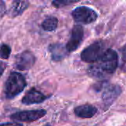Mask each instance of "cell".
I'll list each match as a JSON object with an SVG mask.
<instances>
[{
	"label": "cell",
	"mask_w": 126,
	"mask_h": 126,
	"mask_svg": "<svg viewBox=\"0 0 126 126\" xmlns=\"http://www.w3.org/2000/svg\"><path fill=\"white\" fill-rule=\"evenodd\" d=\"M84 37V30L83 27L77 24L74 26L72 30L70 38L66 45V49L69 52H72L75 51L82 44Z\"/></svg>",
	"instance_id": "52a82bcc"
},
{
	"label": "cell",
	"mask_w": 126,
	"mask_h": 126,
	"mask_svg": "<svg viewBox=\"0 0 126 126\" xmlns=\"http://www.w3.org/2000/svg\"><path fill=\"white\" fill-rule=\"evenodd\" d=\"M35 62V57L30 51H24L15 58L14 66L17 70L27 71L32 67Z\"/></svg>",
	"instance_id": "8992f818"
},
{
	"label": "cell",
	"mask_w": 126,
	"mask_h": 126,
	"mask_svg": "<svg viewBox=\"0 0 126 126\" xmlns=\"http://www.w3.org/2000/svg\"><path fill=\"white\" fill-rule=\"evenodd\" d=\"M72 16L77 23L89 24L97 20V13L95 10L89 7L80 6L72 10Z\"/></svg>",
	"instance_id": "277c9868"
},
{
	"label": "cell",
	"mask_w": 126,
	"mask_h": 126,
	"mask_svg": "<svg viewBox=\"0 0 126 126\" xmlns=\"http://www.w3.org/2000/svg\"><path fill=\"white\" fill-rule=\"evenodd\" d=\"M47 99V97L45 94H44L41 92L37 90L35 88H32L23 97L21 103L24 105L38 104L44 102Z\"/></svg>",
	"instance_id": "9c48e42d"
},
{
	"label": "cell",
	"mask_w": 126,
	"mask_h": 126,
	"mask_svg": "<svg viewBox=\"0 0 126 126\" xmlns=\"http://www.w3.org/2000/svg\"><path fill=\"white\" fill-rule=\"evenodd\" d=\"M118 66V55L112 49H108L101 58L88 68L89 76L105 79L114 73Z\"/></svg>",
	"instance_id": "6da1fadb"
},
{
	"label": "cell",
	"mask_w": 126,
	"mask_h": 126,
	"mask_svg": "<svg viewBox=\"0 0 126 126\" xmlns=\"http://www.w3.org/2000/svg\"><path fill=\"white\" fill-rule=\"evenodd\" d=\"M1 126H23V125L18 123H1Z\"/></svg>",
	"instance_id": "ac0fdd59"
},
{
	"label": "cell",
	"mask_w": 126,
	"mask_h": 126,
	"mask_svg": "<svg viewBox=\"0 0 126 126\" xmlns=\"http://www.w3.org/2000/svg\"><path fill=\"white\" fill-rule=\"evenodd\" d=\"M49 51L51 55V58L54 61H59L64 59L69 53L66 46L59 43L49 45Z\"/></svg>",
	"instance_id": "30bf717a"
},
{
	"label": "cell",
	"mask_w": 126,
	"mask_h": 126,
	"mask_svg": "<svg viewBox=\"0 0 126 126\" xmlns=\"http://www.w3.org/2000/svg\"><path fill=\"white\" fill-rule=\"evenodd\" d=\"M28 1H13L8 10V15L12 18H15L21 15L29 7Z\"/></svg>",
	"instance_id": "7c38bea8"
},
{
	"label": "cell",
	"mask_w": 126,
	"mask_h": 126,
	"mask_svg": "<svg viewBox=\"0 0 126 126\" xmlns=\"http://www.w3.org/2000/svg\"><path fill=\"white\" fill-rule=\"evenodd\" d=\"M44 126H51L49 124H46V125H44Z\"/></svg>",
	"instance_id": "d6986e66"
},
{
	"label": "cell",
	"mask_w": 126,
	"mask_h": 126,
	"mask_svg": "<svg viewBox=\"0 0 126 126\" xmlns=\"http://www.w3.org/2000/svg\"><path fill=\"white\" fill-rule=\"evenodd\" d=\"M47 114V111L44 109L30 110V111H21L16 112L10 115V119L24 123H31L42 118Z\"/></svg>",
	"instance_id": "5b68a950"
},
{
	"label": "cell",
	"mask_w": 126,
	"mask_h": 126,
	"mask_svg": "<svg viewBox=\"0 0 126 126\" xmlns=\"http://www.w3.org/2000/svg\"><path fill=\"white\" fill-rule=\"evenodd\" d=\"M107 49L103 41H97L82 51L81 60L86 63H95L101 58Z\"/></svg>",
	"instance_id": "3957f363"
},
{
	"label": "cell",
	"mask_w": 126,
	"mask_h": 126,
	"mask_svg": "<svg viewBox=\"0 0 126 126\" xmlns=\"http://www.w3.org/2000/svg\"><path fill=\"white\" fill-rule=\"evenodd\" d=\"M0 13H1V17L2 18L4 14L6 13V6L4 4V1H1V6H0Z\"/></svg>",
	"instance_id": "2e32d148"
},
{
	"label": "cell",
	"mask_w": 126,
	"mask_h": 126,
	"mask_svg": "<svg viewBox=\"0 0 126 126\" xmlns=\"http://www.w3.org/2000/svg\"><path fill=\"white\" fill-rule=\"evenodd\" d=\"M58 24V19L55 16L47 17L44 20L41 24V27L44 30L47 32H52L57 29Z\"/></svg>",
	"instance_id": "4fadbf2b"
},
{
	"label": "cell",
	"mask_w": 126,
	"mask_h": 126,
	"mask_svg": "<svg viewBox=\"0 0 126 126\" xmlns=\"http://www.w3.org/2000/svg\"><path fill=\"white\" fill-rule=\"evenodd\" d=\"M121 54H122V60L124 63H126V44L121 49Z\"/></svg>",
	"instance_id": "e0dca14e"
},
{
	"label": "cell",
	"mask_w": 126,
	"mask_h": 126,
	"mask_svg": "<svg viewBox=\"0 0 126 126\" xmlns=\"http://www.w3.org/2000/svg\"><path fill=\"white\" fill-rule=\"evenodd\" d=\"M97 112V109L91 104H84L77 106L74 109L75 114L83 119H89L93 117Z\"/></svg>",
	"instance_id": "8fae6325"
},
{
	"label": "cell",
	"mask_w": 126,
	"mask_h": 126,
	"mask_svg": "<svg viewBox=\"0 0 126 126\" xmlns=\"http://www.w3.org/2000/svg\"><path fill=\"white\" fill-rule=\"evenodd\" d=\"M27 81L23 75L17 72H11L5 81L4 95L7 99H13L26 88Z\"/></svg>",
	"instance_id": "7a4b0ae2"
},
{
	"label": "cell",
	"mask_w": 126,
	"mask_h": 126,
	"mask_svg": "<svg viewBox=\"0 0 126 126\" xmlns=\"http://www.w3.org/2000/svg\"><path fill=\"white\" fill-rule=\"evenodd\" d=\"M121 92L122 89L119 85L112 84L106 86L102 96L105 109H107L108 108H109L119 97Z\"/></svg>",
	"instance_id": "ba28073f"
},
{
	"label": "cell",
	"mask_w": 126,
	"mask_h": 126,
	"mask_svg": "<svg viewBox=\"0 0 126 126\" xmlns=\"http://www.w3.org/2000/svg\"><path fill=\"white\" fill-rule=\"evenodd\" d=\"M78 1H69V0H65V1H53L52 2V4L56 7V8H60V7H63L64 6H67L69 4H72L75 3H77Z\"/></svg>",
	"instance_id": "9a60e30c"
},
{
	"label": "cell",
	"mask_w": 126,
	"mask_h": 126,
	"mask_svg": "<svg viewBox=\"0 0 126 126\" xmlns=\"http://www.w3.org/2000/svg\"><path fill=\"white\" fill-rule=\"evenodd\" d=\"M11 53V48L7 44H2L1 47V59H8Z\"/></svg>",
	"instance_id": "5bb4252c"
}]
</instances>
